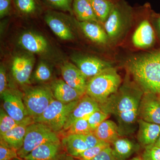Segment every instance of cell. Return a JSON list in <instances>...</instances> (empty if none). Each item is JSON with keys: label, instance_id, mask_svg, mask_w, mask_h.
Returning a JSON list of instances; mask_svg holds the SVG:
<instances>
[{"label": "cell", "instance_id": "obj_1", "mask_svg": "<svg viewBox=\"0 0 160 160\" xmlns=\"http://www.w3.org/2000/svg\"><path fill=\"white\" fill-rule=\"evenodd\" d=\"M144 92L135 82L126 78L118 91L100 105L115 117L121 136L131 135L137 129L139 107Z\"/></svg>", "mask_w": 160, "mask_h": 160}, {"label": "cell", "instance_id": "obj_2", "mask_svg": "<svg viewBox=\"0 0 160 160\" xmlns=\"http://www.w3.org/2000/svg\"><path fill=\"white\" fill-rule=\"evenodd\" d=\"M127 68L144 92L160 93V50L131 59Z\"/></svg>", "mask_w": 160, "mask_h": 160}, {"label": "cell", "instance_id": "obj_3", "mask_svg": "<svg viewBox=\"0 0 160 160\" xmlns=\"http://www.w3.org/2000/svg\"><path fill=\"white\" fill-rule=\"evenodd\" d=\"M121 82L116 70L110 67L90 78L87 82L86 94L102 105L118 91Z\"/></svg>", "mask_w": 160, "mask_h": 160}, {"label": "cell", "instance_id": "obj_4", "mask_svg": "<svg viewBox=\"0 0 160 160\" xmlns=\"http://www.w3.org/2000/svg\"><path fill=\"white\" fill-rule=\"evenodd\" d=\"M60 141L58 133L45 124L33 122L27 127L22 146L18 151L20 158L24 159L32 151L49 142Z\"/></svg>", "mask_w": 160, "mask_h": 160}, {"label": "cell", "instance_id": "obj_5", "mask_svg": "<svg viewBox=\"0 0 160 160\" xmlns=\"http://www.w3.org/2000/svg\"><path fill=\"white\" fill-rule=\"evenodd\" d=\"M79 101L66 104L54 99L42 114L33 121L45 124L57 133L62 132L69 115Z\"/></svg>", "mask_w": 160, "mask_h": 160}, {"label": "cell", "instance_id": "obj_6", "mask_svg": "<svg viewBox=\"0 0 160 160\" xmlns=\"http://www.w3.org/2000/svg\"><path fill=\"white\" fill-rule=\"evenodd\" d=\"M54 99L51 88L47 86L30 87L23 93V101L28 116L33 120L42 114Z\"/></svg>", "mask_w": 160, "mask_h": 160}, {"label": "cell", "instance_id": "obj_7", "mask_svg": "<svg viewBox=\"0 0 160 160\" xmlns=\"http://www.w3.org/2000/svg\"><path fill=\"white\" fill-rule=\"evenodd\" d=\"M3 108L18 122L29 117L23 101V93L17 89H8L1 95Z\"/></svg>", "mask_w": 160, "mask_h": 160}, {"label": "cell", "instance_id": "obj_8", "mask_svg": "<svg viewBox=\"0 0 160 160\" xmlns=\"http://www.w3.org/2000/svg\"><path fill=\"white\" fill-rule=\"evenodd\" d=\"M138 118L160 125V100L157 94L144 92L139 107Z\"/></svg>", "mask_w": 160, "mask_h": 160}, {"label": "cell", "instance_id": "obj_9", "mask_svg": "<svg viewBox=\"0 0 160 160\" xmlns=\"http://www.w3.org/2000/svg\"><path fill=\"white\" fill-rule=\"evenodd\" d=\"M34 64V58L30 55H22L14 58L11 71L13 78L18 84L25 85L30 83Z\"/></svg>", "mask_w": 160, "mask_h": 160}, {"label": "cell", "instance_id": "obj_10", "mask_svg": "<svg viewBox=\"0 0 160 160\" xmlns=\"http://www.w3.org/2000/svg\"><path fill=\"white\" fill-rule=\"evenodd\" d=\"M72 60L86 78L93 77L111 67L109 62L92 57L76 55L72 57Z\"/></svg>", "mask_w": 160, "mask_h": 160}, {"label": "cell", "instance_id": "obj_11", "mask_svg": "<svg viewBox=\"0 0 160 160\" xmlns=\"http://www.w3.org/2000/svg\"><path fill=\"white\" fill-rule=\"evenodd\" d=\"M63 79L69 86L81 94H86L87 78L74 64L65 62L60 67Z\"/></svg>", "mask_w": 160, "mask_h": 160}, {"label": "cell", "instance_id": "obj_12", "mask_svg": "<svg viewBox=\"0 0 160 160\" xmlns=\"http://www.w3.org/2000/svg\"><path fill=\"white\" fill-rule=\"evenodd\" d=\"M100 108V105L86 94L81 98L71 112L64 126L62 132L66 131L77 120L89 118Z\"/></svg>", "mask_w": 160, "mask_h": 160}, {"label": "cell", "instance_id": "obj_13", "mask_svg": "<svg viewBox=\"0 0 160 160\" xmlns=\"http://www.w3.org/2000/svg\"><path fill=\"white\" fill-rule=\"evenodd\" d=\"M18 43L26 51L37 54H43L49 51V42L42 35L33 32H26L20 36Z\"/></svg>", "mask_w": 160, "mask_h": 160}, {"label": "cell", "instance_id": "obj_14", "mask_svg": "<svg viewBox=\"0 0 160 160\" xmlns=\"http://www.w3.org/2000/svg\"><path fill=\"white\" fill-rule=\"evenodd\" d=\"M63 147L61 141L43 143L25 157V160H54L61 156Z\"/></svg>", "mask_w": 160, "mask_h": 160}, {"label": "cell", "instance_id": "obj_15", "mask_svg": "<svg viewBox=\"0 0 160 160\" xmlns=\"http://www.w3.org/2000/svg\"><path fill=\"white\" fill-rule=\"evenodd\" d=\"M45 20L52 32L61 40L70 41L74 39V34L71 28L59 13L48 12L45 16Z\"/></svg>", "mask_w": 160, "mask_h": 160}, {"label": "cell", "instance_id": "obj_16", "mask_svg": "<svg viewBox=\"0 0 160 160\" xmlns=\"http://www.w3.org/2000/svg\"><path fill=\"white\" fill-rule=\"evenodd\" d=\"M33 122V119L28 117L13 129L0 135V139L18 151L22 146L27 127Z\"/></svg>", "mask_w": 160, "mask_h": 160}, {"label": "cell", "instance_id": "obj_17", "mask_svg": "<svg viewBox=\"0 0 160 160\" xmlns=\"http://www.w3.org/2000/svg\"><path fill=\"white\" fill-rule=\"evenodd\" d=\"M50 88L55 99L66 104L78 101L84 95L69 86L63 80L54 81Z\"/></svg>", "mask_w": 160, "mask_h": 160}, {"label": "cell", "instance_id": "obj_18", "mask_svg": "<svg viewBox=\"0 0 160 160\" xmlns=\"http://www.w3.org/2000/svg\"><path fill=\"white\" fill-rule=\"evenodd\" d=\"M125 9L119 3H114L108 18L105 22V28L108 37L116 38L122 29Z\"/></svg>", "mask_w": 160, "mask_h": 160}, {"label": "cell", "instance_id": "obj_19", "mask_svg": "<svg viewBox=\"0 0 160 160\" xmlns=\"http://www.w3.org/2000/svg\"><path fill=\"white\" fill-rule=\"evenodd\" d=\"M138 122L137 139L140 144L144 146L154 144L160 134V125L141 119H138Z\"/></svg>", "mask_w": 160, "mask_h": 160}, {"label": "cell", "instance_id": "obj_20", "mask_svg": "<svg viewBox=\"0 0 160 160\" xmlns=\"http://www.w3.org/2000/svg\"><path fill=\"white\" fill-rule=\"evenodd\" d=\"M154 40V31L151 24L147 20H144L135 31L132 42L138 48H148L153 44Z\"/></svg>", "mask_w": 160, "mask_h": 160}, {"label": "cell", "instance_id": "obj_21", "mask_svg": "<svg viewBox=\"0 0 160 160\" xmlns=\"http://www.w3.org/2000/svg\"><path fill=\"white\" fill-rule=\"evenodd\" d=\"M96 136L102 142L112 144L122 137L117 124L111 120H105L93 132Z\"/></svg>", "mask_w": 160, "mask_h": 160}, {"label": "cell", "instance_id": "obj_22", "mask_svg": "<svg viewBox=\"0 0 160 160\" xmlns=\"http://www.w3.org/2000/svg\"><path fill=\"white\" fill-rule=\"evenodd\" d=\"M63 147L69 155L78 158L80 154L88 149V146L82 135L70 134L62 138Z\"/></svg>", "mask_w": 160, "mask_h": 160}, {"label": "cell", "instance_id": "obj_23", "mask_svg": "<svg viewBox=\"0 0 160 160\" xmlns=\"http://www.w3.org/2000/svg\"><path fill=\"white\" fill-rule=\"evenodd\" d=\"M78 24L85 35L92 42L100 44H105L108 42L109 37L106 32L97 22H79Z\"/></svg>", "mask_w": 160, "mask_h": 160}, {"label": "cell", "instance_id": "obj_24", "mask_svg": "<svg viewBox=\"0 0 160 160\" xmlns=\"http://www.w3.org/2000/svg\"><path fill=\"white\" fill-rule=\"evenodd\" d=\"M115 155L119 160H126L139 149V145L128 138H118L112 143Z\"/></svg>", "mask_w": 160, "mask_h": 160}, {"label": "cell", "instance_id": "obj_25", "mask_svg": "<svg viewBox=\"0 0 160 160\" xmlns=\"http://www.w3.org/2000/svg\"><path fill=\"white\" fill-rule=\"evenodd\" d=\"M72 11L80 22H99L90 0H73Z\"/></svg>", "mask_w": 160, "mask_h": 160}, {"label": "cell", "instance_id": "obj_26", "mask_svg": "<svg viewBox=\"0 0 160 160\" xmlns=\"http://www.w3.org/2000/svg\"><path fill=\"white\" fill-rule=\"evenodd\" d=\"M92 9L99 22H105L114 3L110 0H90Z\"/></svg>", "mask_w": 160, "mask_h": 160}, {"label": "cell", "instance_id": "obj_27", "mask_svg": "<svg viewBox=\"0 0 160 160\" xmlns=\"http://www.w3.org/2000/svg\"><path fill=\"white\" fill-rule=\"evenodd\" d=\"M88 118H83L75 121L65 131L64 136L70 134L85 135L93 132L88 122Z\"/></svg>", "mask_w": 160, "mask_h": 160}, {"label": "cell", "instance_id": "obj_28", "mask_svg": "<svg viewBox=\"0 0 160 160\" xmlns=\"http://www.w3.org/2000/svg\"><path fill=\"white\" fill-rule=\"evenodd\" d=\"M14 2L19 12L25 15L34 14L38 8L36 0H14Z\"/></svg>", "mask_w": 160, "mask_h": 160}, {"label": "cell", "instance_id": "obj_29", "mask_svg": "<svg viewBox=\"0 0 160 160\" xmlns=\"http://www.w3.org/2000/svg\"><path fill=\"white\" fill-rule=\"evenodd\" d=\"M52 75V71L49 65L45 62H41L35 70L33 77L36 82H44L51 79Z\"/></svg>", "mask_w": 160, "mask_h": 160}, {"label": "cell", "instance_id": "obj_30", "mask_svg": "<svg viewBox=\"0 0 160 160\" xmlns=\"http://www.w3.org/2000/svg\"><path fill=\"white\" fill-rule=\"evenodd\" d=\"M10 117L3 107L0 109V135L5 134L18 126L19 123Z\"/></svg>", "mask_w": 160, "mask_h": 160}, {"label": "cell", "instance_id": "obj_31", "mask_svg": "<svg viewBox=\"0 0 160 160\" xmlns=\"http://www.w3.org/2000/svg\"><path fill=\"white\" fill-rule=\"evenodd\" d=\"M109 113L102 109H99L93 112L88 118V122L92 131L94 132L101 123L107 119L109 116Z\"/></svg>", "mask_w": 160, "mask_h": 160}, {"label": "cell", "instance_id": "obj_32", "mask_svg": "<svg viewBox=\"0 0 160 160\" xmlns=\"http://www.w3.org/2000/svg\"><path fill=\"white\" fill-rule=\"evenodd\" d=\"M111 144L102 142L97 145L89 148L80 154L78 158L80 160H91L99 154L104 149L110 146Z\"/></svg>", "mask_w": 160, "mask_h": 160}, {"label": "cell", "instance_id": "obj_33", "mask_svg": "<svg viewBox=\"0 0 160 160\" xmlns=\"http://www.w3.org/2000/svg\"><path fill=\"white\" fill-rule=\"evenodd\" d=\"M19 158L18 151L0 139V160H13Z\"/></svg>", "mask_w": 160, "mask_h": 160}, {"label": "cell", "instance_id": "obj_34", "mask_svg": "<svg viewBox=\"0 0 160 160\" xmlns=\"http://www.w3.org/2000/svg\"><path fill=\"white\" fill-rule=\"evenodd\" d=\"M49 6L54 9L68 12L71 14L72 11V3L73 0H44Z\"/></svg>", "mask_w": 160, "mask_h": 160}, {"label": "cell", "instance_id": "obj_35", "mask_svg": "<svg viewBox=\"0 0 160 160\" xmlns=\"http://www.w3.org/2000/svg\"><path fill=\"white\" fill-rule=\"evenodd\" d=\"M142 158L143 160H160V148L154 144L145 146Z\"/></svg>", "mask_w": 160, "mask_h": 160}, {"label": "cell", "instance_id": "obj_36", "mask_svg": "<svg viewBox=\"0 0 160 160\" xmlns=\"http://www.w3.org/2000/svg\"><path fill=\"white\" fill-rule=\"evenodd\" d=\"M91 160H119L115 155L111 146L107 147Z\"/></svg>", "mask_w": 160, "mask_h": 160}, {"label": "cell", "instance_id": "obj_37", "mask_svg": "<svg viewBox=\"0 0 160 160\" xmlns=\"http://www.w3.org/2000/svg\"><path fill=\"white\" fill-rule=\"evenodd\" d=\"M8 81L6 67L1 64L0 67V94L8 89Z\"/></svg>", "mask_w": 160, "mask_h": 160}, {"label": "cell", "instance_id": "obj_38", "mask_svg": "<svg viewBox=\"0 0 160 160\" xmlns=\"http://www.w3.org/2000/svg\"><path fill=\"white\" fill-rule=\"evenodd\" d=\"M82 135L88 146V149L94 147L102 142L98 138L93 132H91Z\"/></svg>", "mask_w": 160, "mask_h": 160}, {"label": "cell", "instance_id": "obj_39", "mask_svg": "<svg viewBox=\"0 0 160 160\" xmlns=\"http://www.w3.org/2000/svg\"><path fill=\"white\" fill-rule=\"evenodd\" d=\"M12 0H0L1 18L8 15L11 9Z\"/></svg>", "mask_w": 160, "mask_h": 160}, {"label": "cell", "instance_id": "obj_40", "mask_svg": "<svg viewBox=\"0 0 160 160\" xmlns=\"http://www.w3.org/2000/svg\"><path fill=\"white\" fill-rule=\"evenodd\" d=\"M61 160H77L73 157L64 154Z\"/></svg>", "mask_w": 160, "mask_h": 160}, {"label": "cell", "instance_id": "obj_41", "mask_svg": "<svg viewBox=\"0 0 160 160\" xmlns=\"http://www.w3.org/2000/svg\"><path fill=\"white\" fill-rule=\"evenodd\" d=\"M154 145L160 148V134L158 138V139L157 140L156 142L154 143Z\"/></svg>", "mask_w": 160, "mask_h": 160}, {"label": "cell", "instance_id": "obj_42", "mask_svg": "<svg viewBox=\"0 0 160 160\" xmlns=\"http://www.w3.org/2000/svg\"><path fill=\"white\" fill-rule=\"evenodd\" d=\"M129 160H143V159H142V158L138 157H137L132 158Z\"/></svg>", "mask_w": 160, "mask_h": 160}, {"label": "cell", "instance_id": "obj_43", "mask_svg": "<svg viewBox=\"0 0 160 160\" xmlns=\"http://www.w3.org/2000/svg\"><path fill=\"white\" fill-rule=\"evenodd\" d=\"M64 154H63L61 156L59 157L58 158L56 159H55L54 160H61V159H62V158L63 156L64 155ZM22 160H25L24 159Z\"/></svg>", "mask_w": 160, "mask_h": 160}, {"label": "cell", "instance_id": "obj_44", "mask_svg": "<svg viewBox=\"0 0 160 160\" xmlns=\"http://www.w3.org/2000/svg\"><path fill=\"white\" fill-rule=\"evenodd\" d=\"M158 24L159 28L160 30V17L159 18L158 20Z\"/></svg>", "mask_w": 160, "mask_h": 160}, {"label": "cell", "instance_id": "obj_45", "mask_svg": "<svg viewBox=\"0 0 160 160\" xmlns=\"http://www.w3.org/2000/svg\"><path fill=\"white\" fill-rule=\"evenodd\" d=\"M22 159L20 158H18L15 159L13 160H22Z\"/></svg>", "mask_w": 160, "mask_h": 160}, {"label": "cell", "instance_id": "obj_46", "mask_svg": "<svg viewBox=\"0 0 160 160\" xmlns=\"http://www.w3.org/2000/svg\"><path fill=\"white\" fill-rule=\"evenodd\" d=\"M158 95V97L160 99V93H158V94H157Z\"/></svg>", "mask_w": 160, "mask_h": 160}]
</instances>
